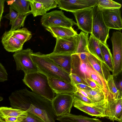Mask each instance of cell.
Returning <instances> with one entry per match:
<instances>
[{
    "label": "cell",
    "mask_w": 122,
    "mask_h": 122,
    "mask_svg": "<svg viewBox=\"0 0 122 122\" xmlns=\"http://www.w3.org/2000/svg\"><path fill=\"white\" fill-rule=\"evenodd\" d=\"M9 99L12 108L34 114L44 122H56L57 117L52 109L51 102L26 88L12 92Z\"/></svg>",
    "instance_id": "6da1fadb"
},
{
    "label": "cell",
    "mask_w": 122,
    "mask_h": 122,
    "mask_svg": "<svg viewBox=\"0 0 122 122\" xmlns=\"http://www.w3.org/2000/svg\"><path fill=\"white\" fill-rule=\"evenodd\" d=\"M31 56L39 72L47 77L57 78L71 83L70 74L51 60L46 54L40 52H32Z\"/></svg>",
    "instance_id": "7a4b0ae2"
},
{
    "label": "cell",
    "mask_w": 122,
    "mask_h": 122,
    "mask_svg": "<svg viewBox=\"0 0 122 122\" xmlns=\"http://www.w3.org/2000/svg\"><path fill=\"white\" fill-rule=\"evenodd\" d=\"M23 83L32 92L50 101L54 98L55 93L51 87L48 77L39 71L25 74Z\"/></svg>",
    "instance_id": "3957f363"
},
{
    "label": "cell",
    "mask_w": 122,
    "mask_h": 122,
    "mask_svg": "<svg viewBox=\"0 0 122 122\" xmlns=\"http://www.w3.org/2000/svg\"><path fill=\"white\" fill-rule=\"evenodd\" d=\"M71 57V73L77 75L86 82L87 79H92L93 76L98 73L89 62L86 53L74 54Z\"/></svg>",
    "instance_id": "277c9868"
},
{
    "label": "cell",
    "mask_w": 122,
    "mask_h": 122,
    "mask_svg": "<svg viewBox=\"0 0 122 122\" xmlns=\"http://www.w3.org/2000/svg\"><path fill=\"white\" fill-rule=\"evenodd\" d=\"M93 19L91 34L103 44L107 45L110 30L104 21L101 10L96 4L92 8Z\"/></svg>",
    "instance_id": "5b68a950"
},
{
    "label": "cell",
    "mask_w": 122,
    "mask_h": 122,
    "mask_svg": "<svg viewBox=\"0 0 122 122\" xmlns=\"http://www.w3.org/2000/svg\"><path fill=\"white\" fill-rule=\"evenodd\" d=\"M32 52L29 48L15 52L13 56L16 64L17 71H22L25 74L39 71L31 58V54Z\"/></svg>",
    "instance_id": "8992f818"
},
{
    "label": "cell",
    "mask_w": 122,
    "mask_h": 122,
    "mask_svg": "<svg viewBox=\"0 0 122 122\" xmlns=\"http://www.w3.org/2000/svg\"><path fill=\"white\" fill-rule=\"evenodd\" d=\"M42 25L45 28L53 26L70 28L77 25L72 19L66 17L61 10H56L46 13L41 19Z\"/></svg>",
    "instance_id": "52a82bcc"
},
{
    "label": "cell",
    "mask_w": 122,
    "mask_h": 122,
    "mask_svg": "<svg viewBox=\"0 0 122 122\" xmlns=\"http://www.w3.org/2000/svg\"><path fill=\"white\" fill-rule=\"evenodd\" d=\"M73 106L74 107L92 116L106 117V99L98 102L88 103L81 100L73 95Z\"/></svg>",
    "instance_id": "ba28073f"
},
{
    "label": "cell",
    "mask_w": 122,
    "mask_h": 122,
    "mask_svg": "<svg viewBox=\"0 0 122 122\" xmlns=\"http://www.w3.org/2000/svg\"><path fill=\"white\" fill-rule=\"evenodd\" d=\"M73 93L56 94L51 101L52 109L57 117L70 113L73 106Z\"/></svg>",
    "instance_id": "9c48e42d"
},
{
    "label": "cell",
    "mask_w": 122,
    "mask_h": 122,
    "mask_svg": "<svg viewBox=\"0 0 122 122\" xmlns=\"http://www.w3.org/2000/svg\"><path fill=\"white\" fill-rule=\"evenodd\" d=\"M59 8L73 12L90 7L96 4L97 0H56Z\"/></svg>",
    "instance_id": "30bf717a"
},
{
    "label": "cell",
    "mask_w": 122,
    "mask_h": 122,
    "mask_svg": "<svg viewBox=\"0 0 122 122\" xmlns=\"http://www.w3.org/2000/svg\"><path fill=\"white\" fill-rule=\"evenodd\" d=\"M93 7L72 12L77 22L79 28L89 34L92 32L93 19Z\"/></svg>",
    "instance_id": "8fae6325"
},
{
    "label": "cell",
    "mask_w": 122,
    "mask_h": 122,
    "mask_svg": "<svg viewBox=\"0 0 122 122\" xmlns=\"http://www.w3.org/2000/svg\"><path fill=\"white\" fill-rule=\"evenodd\" d=\"M76 36L56 38L55 47L53 52L51 53L71 55L75 54L76 46Z\"/></svg>",
    "instance_id": "7c38bea8"
},
{
    "label": "cell",
    "mask_w": 122,
    "mask_h": 122,
    "mask_svg": "<svg viewBox=\"0 0 122 122\" xmlns=\"http://www.w3.org/2000/svg\"><path fill=\"white\" fill-rule=\"evenodd\" d=\"M101 10L104 21L108 28L116 30L122 29V19L120 9Z\"/></svg>",
    "instance_id": "4fadbf2b"
},
{
    "label": "cell",
    "mask_w": 122,
    "mask_h": 122,
    "mask_svg": "<svg viewBox=\"0 0 122 122\" xmlns=\"http://www.w3.org/2000/svg\"><path fill=\"white\" fill-rule=\"evenodd\" d=\"M112 45L113 77L122 71V38L116 36L111 39Z\"/></svg>",
    "instance_id": "5bb4252c"
},
{
    "label": "cell",
    "mask_w": 122,
    "mask_h": 122,
    "mask_svg": "<svg viewBox=\"0 0 122 122\" xmlns=\"http://www.w3.org/2000/svg\"><path fill=\"white\" fill-rule=\"evenodd\" d=\"M122 98L107 101L106 117L114 122H122Z\"/></svg>",
    "instance_id": "9a60e30c"
},
{
    "label": "cell",
    "mask_w": 122,
    "mask_h": 122,
    "mask_svg": "<svg viewBox=\"0 0 122 122\" xmlns=\"http://www.w3.org/2000/svg\"><path fill=\"white\" fill-rule=\"evenodd\" d=\"M1 42L4 49L8 52H15L21 50L24 44L13 36L10 30L6 31L4 33Z\"/></svg>",
    "instance_id": "2e32d148"
},
{
    "label": "cell",
    "mask_w": 122,
    "mask_h": 122,
    "mask_svg": "<svg viewBox=\"0 0 122 122\" xmlns=\"http://www.w3.org/2000/svg\"><path fill=\"white\" fill-rule=\"evenodd\" d=\"M49 84L52 89L56 94L73 93L74 92V86L61 79L48 77Z\"/></svg>",
    "instance_id": "e0dca14e"
},
{
    "label": "cell",
    "mask_w": 122,
    "mask_h": 122,
    "mask_svg": "<svg viewBox=\"0 0 122 122\" xmlns=\"http://www.w3.org/2000/svg\"><path fill=\"white\" fill-rule=\"evenodd\" d=\"M46 55L51 60L66 72L69 74L71 73V55L53 54L51 53Z\"/></svg>",
    "instance_id": "ac0fdd59"
},
{
    "label": "cell",
    "mask_w": 122,
    "mask_h": 122,
    "mask_svg": "<svg viewBox=\"0 0 122 122\" xmlns=\"http://www.w3.org/2000/svg\"><path fill=\"white\" fill-rule=\"evenodd\" d=\"M53 36L56 38H64L75 36L77 34L72 27L68 28L53 26L46 28Z\"/></svg>",
    "instance_id": "d6986e66"
},
{
    "label": "cell",
    "mask_w": 122,
    "mask_h": 122,
    "mask_svg": "<svg viewBox=\"0 0 122 122\" xmlns=\"http://www.w3.org/2000/svg\"><path fill=\"white\" fill-rule=\"evenodd\" d=\"M31 0H6L8 5L18 14H24L31 12L29 6Z\"/></svg>",
    "instance_id": "ffe728a7"
},
{
    "label": "cell",
    "mask_w": 122,
    "mask_h": 122,
    "mask_svg": "<svg viewBox=\"0 0 122 122\" xmlns=\"http://www.w3.org/2000/svg\"><path fill=\"white\" fill-rule=\"evenodd\" d=\"M56 120L60 122H102L98 119L71 113L64 116L57 117Z\"/></svg>",
    "instance_id": "44dd1931"
},
{
    "label": "cell",
    "mask_w": 122,
    "mask_h": 122,
    "mask_svg": "<svg viewBox=\"0 0 122 122\" xmlns=\"http://www.w3.org/2000/svg\"><path fill=\"white\" fill-rule=\"evenodd\" d=\"M98 40L91 34L88 40L87 49L89 52L102 62H104Z\"/></svg>",
    "instance_id": "7402d4cb"
},
{
    "label": "cell",
    "mask_w": 122,
    "mask_h": 122,
    "mask_svg": "<svg viewBox=\"0 0 122 122\" xmlns=\"http://www.w3.org/2000/svg\"><path fill=\"white\" fill-rule=\"evenodd\" d=\"M88 36V34L83 31L76 36V46L75 53L89 52L87 49Z\"/></svg>",
    "instance_id": "603a6c76"
},
{
    "label": "cell",
    "mask_w": 122,
    "mask_h": 122,
    "mask_svg": "<svg viewBox=\"0 0 122 122\" xmlns=\"http://www.w3.org/2000/svg\"><path fill=\"white\" fill-rule=\"evenodd\" d=\"M27 115V112L20 109L6 107H0V116L1 118L5 117H26Z\"/></svg>",
    "instance_id": "cb8c5ba5"
},
{
    "label": "cell",
    "mask_w": 122,
    "mask_h": 122,
    "mask_svg": "<svg viewBox=\"0 0 122 122\" xmlns=\"http://www.w3.org/2000/svg\"><path fill=\"white\" fill-rule=\"evenodd\" d=\"M99 44L104 63L110 71L112 72L113 71V61L110 50L107 45L105 44L100 41Z\"/></svg>",
    "instance_id": "d4e9b609"
},
{
    "label": "cell",
    "mask_w": 122,
    "mask_h": 122,
    "mask_svg": "<svg viewBox=\"0 0 122 122\" xmlns=\"http://www.w3.org/2000/svg\"><path fill=\"white\" fill-rule=\"evenodd\" d=\"M106 83L109 96V99L108 101L122 98V95L120 94L115 84L112 74L109 78Z\"/></svg>",
    "instance_id": "484cf974"
},
{
    "label": "cell",
    "mask_w": 122,
    "mask_h": 122,
    "mask_svg": "<svg viewBox=\"0 0 122 122\" xmlns=\"http://www.w3.org/2000/svg\"><path fill=\"white\" fill-rule=\"evenodd\" d=\"M92 103L99 102L106 99L105 94L99 88L97 87L89 90H84Z\"/></svg>",
    "instance_id": "4316f807"
},
{
    "label": "cell",
    "mask_w": 122,
    "mask_h": 122,
    "mask_svg": "<svg viewBox=\"0 0 122 122\" xmlns=\"http://www.w3.org/2000/svg\"><path fill=\"white\" fill-rule=\"evenodd\" d=\"M11 31L12 35L19 40L23 44L30 39L32 37L31 32L25 28L19 29Z\"/></svg>",
    "instance_id": "83f0119b"
},
{
    "label": "cell",
    "mask_w": 122,
    "mask_h": 122,
    "mask_svg": "<svg viewBox=\"0 0 122 122\" xmlns=\"http://www.w3.org/2000/svg\"><path fill=\"white\" fill-rule=\"evenodd\" d=\"M86 54L89 62L93 68L104 79L102 68V62L89 52L86 53Z\"/></svg>",
    "instance_id": "f1b7e54d"
},
{
    "label": "cell",
    "mask_w": 122,
    "mask_h": 122,
    "mask_svg": "<svg viewBox=\"0 0 122 122\" xmlns=\"http://www.w3.org/2000/svg\"><path fill=\"white\" fill-rule=\"evenodd\" d=\"M30 5L31 13L34 17L43 16L47 12L42 4L36 1L35 0H31Z\"/></svg>",
    "instance_id": "f546056e"
},
{
    "label": "cell",
    "mask_w": 122,
    "mask_h": 122,
    "mask_svg": "<svg viewBox=\"0 0 122 122\" xmlns=\"http://www.w3.org/2000/svg\"><path fill=\"white\" fill-rule=\"evenodd\" d=\"M96 4L101 9H120L121 5L111 0H97Z\"/></svg>",
    "instance_id": "4dcf8cb0"
},
{
    "label": "cell",
    "mask_w": 122,
    "mask_h": 122,
    "mask_svg": "<svg viewBox=\"0 0 122 122\" xmlns=\"http://www.w3.org/2000/svg\"><path fill=\"white\" fill-rule=\"evenodd\" d=\"M31 13L24 14H19L16 18L11 24L10 31H13L20 29L24 25L25 20L27 16Z\"/></svg>",
    "instance_id": "1f68e13d"
},
{
    "label": "cell",
    "mask_w": 122,
    "mask_h": 122,
    "mask_svg": "<svg viewBox=\"0 0 122 122\" xmlns=\"http://www.w3.org/2000/svg\"><path fill=\"white\" fill-rule=\"evenodd\" d=\"M41 3L47 11L50 10L58 7L56 0H35Z\"/></svg>",
    "instance_id": "d6a6232c"
},
{
    "label": "cell",
    "mask_w": 122,
    "mask_h": 122,
    "mask_svg": "<svg viewBox=\"0 0 122 122\" xmlns=\"http://www.w3.org/2000/svg\"><path fill=\"white\" fill-rule=\"evenodd\" d=\"M71 83L74 86L80 84H83L88 86L87 84L83 79L77 75L72 73L69 74Z\"/></svg>",
    "instance_id": "836d02e7"
},
{
    "label": "cell",
    "mask_w": 122,
    "mask_h": 122,
    "mask_svg": "<svg viewBox=\"0 0 122 122\" xmlns=\"http://www.w3.org/2000/svg\"><path fill=\"white\" fill-rule=\"evenodd\" d=\"M22 122H44L38 116L28 112V115Z\"/></svg>",
    "instance_id": "e575fe53"
},
{
    "label": "cell",
    "mask_w": 122,
    "mask_h": 122,
    "mask_svg": "<svg viewBox=\"0 0 122 122\" xmlns=\"http://www.w3.org/2000/svg\"><path fill=\"white\" fill-rule=\"evenodd\" d=\"M122 71H121L117 76L113 77L115 84L121 95H122Z\"/></svg>",
    "instance_id": "d590c367"
},
{
    "label": "cell",
    "mask_w": 122,
    "mask_h": 122,
    "mask_svg": "<svg viewBox=\"0 0 122 122\" xmlns=\"http://www.w3.org/2000/svg\"><path fill=\"white\" fill-rule=\"evenodd\" d=\"M9 12L5 15L3 17L6 18L10 20V24L11 25L18 16L19 14L15 12L10 6Z\"/></svg>",
    "instance_id": "8d00e7d4"
},
{
    "label": "cell",
    "mask_w": 122,
    "mask_h": 122,
    "mask_svg": "<svg viewBox=\"0 0 122 122\" xmlns=\"http://www.w3.org/2000/svg\"><path fill=\"white\" fill-rule=\"evenodd\" d=\"M8 74L6 70L0 62V82H3L8 80Z\"/></svg>",
    "instance_id": "74e56055"
},
{
    "label": "cell",
    "mask_w": 122,
    "mask_h": 122,
    "mask_svg": "<svg viewBox=\"0 0 122 122\" xmlns=\"http://www.w3.org/2000/svg\"><path fill=\"white\" fill-rule=\"evenodd\" d=\"M25 117H5L1 119L6 122H22Z\"/></svg>",
    "instance_id": "f35d334b"
},
{
    "label": "cell",
    "mask_w": 122,
    "mask_h": 122,
    "mask_svg": "<svg viewBox=\"0 0 122 122\" xmlns=\"http://www.w3.org/2000/svg\"><path fill=\"white\" fill-rule=\"evenodd\" d=\"M102 68L104 79L106 82L111 74L110 73L109 69L104 62H102Z\"/></svg>",
    "instance_id": "ab89813d"
},
{
    "label": "cell",
    "mask_w": 122,
    "mask_h": 122,
    "mask_svg": "<svg viewBox=\"0 0 122 122\" xmlns=\"http://www.w3.org/2000/svg\"><path fill=\"white\" fill-rule=\"evenodd\" d=\"M73 94L77 98L85 102L88 103H92L90 100L78 92H75L73 93Z\"/></svg>",
    "instance_id": "60d3db41"
},
{
    "label": "cell",
    "mask_w": 122,
    "mask_h": 122,
    "mask_svg": "<svg viewBox=\"0 0 122 122\" xmlns=\"http://www.w3.org/2000/svg\"><path fill=\"white\" fill-rule=\"evenodd\" d=\"M86 82L91 89L97 87L99 88L96 82L92 79H87L86 81Z\"/></svg>",
    "instance_id": "b9f144b4"
},
{
    "label": "cell",
    "mask_w": 122,
    "mask_h": 122,
    "mask_svg": "<svg viewBox=\"0 0 122 122\" xmlns=\"http://www.w3.org/2000/svg\"><path fill=\"white\" fill-rule=\"evenodd\" d=\"M5 0H0V20H1L4 12V3Z\"/></svg>",
    "instance_id": "7bdbcfd3"
},
{
    "label": "cell",
    "mask_w": 122,
    "mask_h": 122,
    "mask_svg": "<svg viewBox=\"0 0 122 122\" xmlns=\"http://www.w3.org/2000/svg\"><path fill=\"white\" fill-rule=\"evenodd\" d=\"M75 86L77 88L83 90H89L92 89L88 86L83 84H80Z\"/></svg>",
    "instance_id": "ee69618b"
},
{
    "label": "cell",
    "mask_w": 122,
    "mask_h": 122,
    "mask_svg": "<svg viewBox=\"0 0 122 122\" xmlns=\"http://www.w3.org/2000/svg\"><path fill=\"white\" fill-rule=\"evenodd\" d=\"M74 92H78L85 97L89 99L87 94L83 90H82L77 88L75 86H74Z\"/></svg>",
    "instance_id": "f6af8a7d"
},
{
    "label": "cell",
    "mask_w": 122,
    "mask_h": 122,
    "mask_svg": "<svg viewBox=\"0 0 122 122\" xmlns=\"http://www.w3.org/2000/svg\"><path fill=\"white\" fill-rule=\"evenodd\" d=\"M3 99V98L2 97L0 96V102L2 101Z\"/></svg>",
    "instance_id": "bcb514c9"
},
{
    "label": "cell",
    "mask_w": 122,
    "mask_h": 122,
    "mask_svg": "<svg viewBox=\"0 0 122 122\" xmlns=\"http://www.w3.org/2000/svg\"><path fill=\"white\" fill-rule=\"evenodd\" d=\"M1 122H6L4 120H3V119H1Z\"/></svg>",
    "instance_id": "7dc6e473"
},
{
    "label": "cell",
    "mask_w": 122,
    "mask_h": 122,
    "mask_svg": "<svg viewBox=\"0 0 122 122\" xmlns=\"http://www.w3.org/2000/svg\"><path fill=\"white\" fill-rule=\"evenodd\" d=\"M1 117L0 116V122H1Z\"/></svg>",
    "instance_id": "c3c4849f"
},
{
    "label": "cell",
    "mask_w": 122,
    "mask_h": 122,
    "mask_svg": "<svg viewBox=\"0 0 122 122\" xmlns=\"http://www.w3.org/2000/svg\"><path fill=\"white\" fill-rule=\"evenodd\" d=\"M1 20H0V23H1Z\"/></svg>",
    "instance_id": "681fc988"
}]
</instances>
